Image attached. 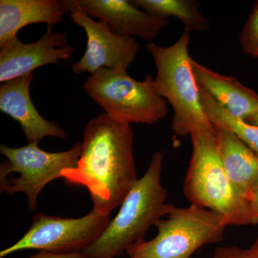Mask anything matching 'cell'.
I'll use <instances>...</instances> for the list:
<instances>
[{
  "mask_svg": "<svg viewBox=\"0 0 258 258\" xmlns=\"http://www.w3.org/2000/svg\"><path fill=\"white\" fill-rule=\"evenodd\" d=\"M200 95L203 111L212 125L230 131L258 156V126L231 115L201 87Z\"/></svg>",
  "mask_w": 258,
  "mask_h": 258,
  "instance_id": "cell-17",
  "label": "cell"
},
{
  "mask_svg": "<svg viewBox=\"0 0 258 258\" xmlns=\"http://www.w3.org/2000/svg\"><path fill=\"white\" fill-rule=\"evenodd\" d=\"M190 33L184 28L179 40L170 46L162 47L154 42H149L147 46L157 68L156 91L172 107L171 129L179 137L190 136L197 126L215 128L205 115L200 101V87L189 55Z\"/></svg>",
  "mask_w": 258,
  "mask_h": 258,
  "instance_id": "cell-4",
  "label": "cell"
},
{
  "mask_svg": "<svg viewBox=\"0 0 258 258\" xmlns=\"http://www.w3.org/2000/svg\"><path fill=\"white\" fill-rule=\"evenodd\" d=\"M249 208H250L251 217L252 225L258 224V185L256 186L248 198Z\"/></svg>",
  "mask_w": 258,
  "mask_h": 258,
  "instance_id": "cell-21",
  "label": "cell"
},
{
  "mask_svg": "<svg viewBox=\"0 0 258 258\" xmlns=\"http://www.w3.org/2000/svg\"><path fill=\"white\" fill-rule=\"evenodd\" d=\"M132 4L150 14L177 18L190 32L208 31L210 21L195 0H133Z\"/></svg>",
  "mask_w": 258,
  "mask_h": 258,
  "instance_id": "cell-16",
  "label": "cell"
},
{
  "mask_svg": "<svg viewBox=\"0 0 258 258\" xmlns=\"http://www.w3.org/2000/svg\"><path fill=\"white\" fill-rule=\"evenodd\" d=\"M6 258V257H5ZM26 258H91L82 252H69V253H56V252L40 251L37 253Z\"/></svg>",
  "mask_w": 258,
  "mask_h": 258,
  "instance_id": "cell-20",
  "label": "cell"
},
{
  "mask_svg": "<svg viewBox=\"0 0 258 258\" xmlns=\"http://www.w3.org/2000/svg\"><path fill=\"white\" fill-rule=\"evenodd\" d=\"M81 151V142L62 152H45L38 144L18 148L2 144L0 153L7 161L0 165L1 193L25 194L29 210L35 211L40 191L54 179L62 178V171L76 167Z\"/></svg>",
  "mask_w": 258,
  "mask_h": 258,
  "instance_id": "cell-7",
  "label": "cell"
},
{
  "mask_svg": "<svg viewBox=\"0 0 258 258\" xmlns=\"http://www.w3.org/2000/svg\"><path fill=\"white\" fill-rule=\"evenodd\" d=\"M89 16L105 22L112 31L123 36L151 42L169 24V18L139 10L126 0H76Z\"/></svg>",
  "mask_w": 258,
  "mask_h": 258,
  "instance_id": "cell-11",
  "label": "cell"
},
{
  "mask_svg": "<svg viewBox=\"0 0 258 258\" xmlns=\"http://www.w3.org/2000/svg\"><path fill=\"white\" fill-rule=\"evenodd\" d=\"M245 121L250 123V124L257 125V126H258V113L251 117V118H248V119L246 120Z\"/></svg>",
  "mask_w": 258,
  "mask_h": 258,
  "instance_id": "cell-23",
  "label": "cell"
},
{
  "mask_svg": "<svg viewBox=\"0 0 258 258\" xmlns=\"http://www.w3.org/2000/svg\"><path fill=\"white\" fill-rule=\"evenodd\" d=\"M33 74L3 83L0 86V111L18 122L28 144H38L45 137L64 139L67 133L56 122L45 119L30 98Z\"/></svg>",
  "mask_w": 258,
  "mask_h": 258,
  "instance_id": "cell-12",
  "label": "cell"
},
{
  "mask_svg": "<svg viewBox=\"0 0 258 258\" xmlns=\"http://www.w3.org/2000/svg\"><path fill=\"white\" fill-rule=\"evenodd\" d=\"M111 221L91 210L81 218H63L37 213L28 232L13 245L0 252V258L25 249L69 253L82 252L96 242Z\"/></svg>",
  "mask_w": 258,
  "mask_h": 258,
  "instance_id": "cell-8",
  "label": "cell"
},
{
  "mask_svg": "<svg viewBox=\"0 0 258 258\" xmlns=\"http://www.w3.org/2000/svg\"><path fill=\"white\" fill-rule=\"evenodd\" d=\"M215 128L226 174L236 191L248 201L258 185V156L230 131Z\"/></svg>",
  "mask_w": 258,
  "mask_h": 258,
  "instance_id": "cell-15",
  "label": "cell"
},
{
  "mask_svg": "<svg viewBox=\"0 0 258 258\" xmlns=\"http://www.w3.org/2000/svg\"><path fill=\"white\" fill-rule=\"evenodd\" d=\"M225 220L208 209L168 204L167 212L156 223L157 235L128 247V258H190L207 244L223 240Z\"/></svg>",
  "mask_w": 258,
  "mask_h": 258,
  "instance_id": "cell-5",
  "label": "cell"
},
{
  "mask_svg": "<svg viewBox=\"0 0 258 258\" xmlns=\"http://www.w3.org/2000/svg\"><path fill=\"white\" fill-rule=\"evenodd\" d=\"M191 66L198 86L231 115L246 120L257 114L258 93L236 78L218 74L193 59Z\"/></svg>",
  "mask_w": 258,
  "mask_h": 258,
  "instance_id": "cell-14",
  "label": "cell"
},
{
  "mask_svg": "<svg viewBox=\"0 0 258 258\" xmlns=\"http://www.w3.org/2000/svg\"><path fill=\"white\" fill-rule=\"evenodd\" d=\"M164 155L154 153L147 171L127 194L101 237L83 249L91 258H115L139 241L166 215L167 191L161 182Z\"/></svg>",
  "mask_w": 258,
  "mask_h": 258,
  "instance_id": "cell-3",
  "label": "cell"
},
{
  "mask_svg": "<svg viewBox=\"0 0 258 258\" xmlns=\"http://www.w3.org/2000/svg\"><path fill=\"white\" fill-rule=\"evenodd\" d=\"M67 13V0H1L0 47L18 38V32L25 27L45 23L51 28L60 23Z\"/></svg>",
  "mask_w": 258,
  "mask_h": 258,
  "instance_id": "cell-13",
  "label": "cell"
},
{
  "mask_svg": "<svg viewBox=\"0 0 258 258\" xmlns=\"http://www.w3.org/2000/svg\"><path fill=\"white\" fill-rule=\"evenodd\" d=\"M242 258H258V237L250 247L243 249Z\"/></svg>",
  "mask_w": 258,
  "mask_h": 258,
  "instance_id": "cell-22",
  "label": "cell"
},
{
  "mask_svg": "<svg viewBox=\"0 0 258 258\" xmlns=\"http://www.w3.org/2000/svg\"><path fill=\"white\" fill-rule=\"evenodd\" d=\"M243 249L236 245L219 247L215 249L212 258H242Z\"/></svg>",
  "mask_w": 258,
  "mask_h": 258,
  "instance_id": "cell-19",
  "label": "cell"
},
{
  "mask_svg": "<svg viewBox=\"0 0 258 258\" xmlns=\"http://www.w3.org/2000/svg\"><path fill=\"white\" fill-rule=\"evenodd\" d=\"M133 144L130 124L102 113L88 122L77 165L62 171V178L87 188L93 210L110 216L139 179Z\"/></svg>",
  "mask_w": 258,
  "mask_h": 258,
  "instance_id": "cell-1",
  "label": "cell"
},
{
  "mask_svg": "<svg viewBox=\"0 0 258 258\" xmlns=\"http://www.w3.org/2000/svg\"><path fill=\"white\" fill-rule=\"evenodd\" d=\"M192 152L184 182L190 205L215 212L227 225L252 224L248 201L226 174L215 128L197 126L190 134Z\"/></svg>",
  "mask_w": 258,
  "mask_h": 258,
  "instance_id": "cell-2",
  "label": "cell"
},
{
  "mask_svg": "<svg viewBox=\"0 0 258 258\" xmlns=\"http://www.w3.org/2000/svg\"><path fill=\"white\" fill-rule=\"evenodd\" d=\"M67 3L70 18L87 35L86 52L71 66L74 74H93L102 68L128 70L140 46L136 38L118 35L105 22L93 20L79 8L76 0H67Z\"/></svg>",
  "mask_w": 258,
  "mask_h": 258,
  "instance_id": "cell-9",
  "label": "cell"
},
{
  "mask_svg": "<svg viewBox=\"0 0 258 258\" xmlns=\"http://www.w3.org/2000/svg\"><path fill=\"white\" fill-rule=\"evenodd\" d=\"M74 47L66 32H52L51 28L37 41L24 43L16 40L0 47V82L32 74L34 70L50 64H60L72 57Z\"/></svg>",
  "mask_w": 258,
  "mask_h": 258,
  "instance_id": "cell-10",
  "label": "cell"
},
{
  "mask_svg": "<svg viewBox=\"0 0 258 258\" xmlns=\"http://www.w3.org/2000/svg\"><path fill=\"white\" fill-rule=\"evenodd\" d=\"M83 89L105 113L128 124H154L168 114L167 101L158 94L150 74L139 81L123 68H102L88 76Z\"/></svg>",
  "mask_w": 258,
  "mask_h": 258,
  "instance_id": "cell-6",
  "label": "cell"
},
{
  "mask_svg": "<svg viewBox=\"0 0 258 258\" xmlns=\"http://www.w3.org/2000/svg\"><path fill=\"white\" fill-rule=\"evenodd\" d=\"M240 42L246 55L258 59V1L254 3L242 28Z\"/></svg>",
  "mask_w": 258,
  "mask_h": 258,
  "instance_id": "cell-18",
  "label": "cell"
}]
</instances>
